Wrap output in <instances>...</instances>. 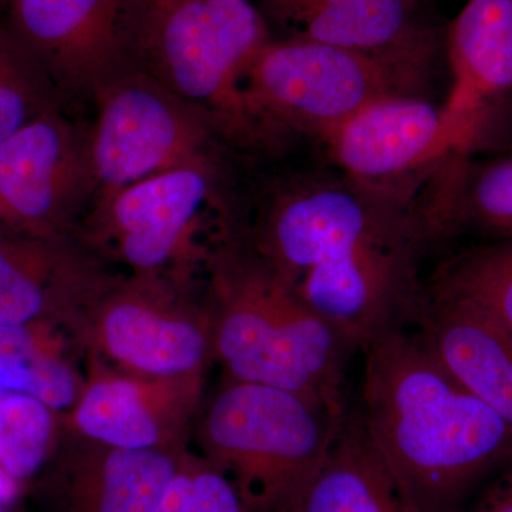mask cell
<instances>
[{"label": "cell", "mask_w": 512, "mask_h": 512, "mask_svg": "<svg viewBox=\"0 0 512 512\" xmlns=\"http://www.w3.org/2000/svg\"><path fill=\"white\" fill-rule=\"evenodd\" d=\"M463 512H512V461L488 481Z\"/></svg>", "instance_id": "cell-27"}, {"label": "cell", "mask_w": 512, "mask_h": 512, "mask_svg": "<svg viewBox=\"0 0 512 512\" xmlns=\"http://www.w3.org/2000/svg\"><path fill=\"white\" fill-rule=\"evenodd\" d=\"M187 450H128L66 426L30 483L42 512H154Z\"/></svg>", "instance_id": "cell-13"}, {"label": "cell", "mask_w": 512, "mask_h": 512, "mask_svg": "<svg viewBox=\"0 0 512 512\" xmlns=\"http://www.w3.org/2000/svg\"><path fill=\"white\" fill-rule=\"evenodd\" d=\"M93 104V202L153 175L220 160L227 147L197 107L137 67L111 80Z\"/></svg>", "instance_id": "cell-9"}, {"label": "cell", "mask_w": 512, "mask_h": 512, "mask_svg": "<svg viewBox=\"0 0 512 512\" xmlns=\"http://www.w3.org/2000/svg\"><path fill=\"white\" fill-rule=\"evenodd\" d=\"M413 188L305 178L269 198L247 244L352 349L412 318L433 242Z\"/></svg>", "instance_id": "cell-1"}, {"label": "cell", "mask_w": 512, "mask_h": 512, "mask_svg": "<svg viewBox=\"0 0 512 512\" xmlns=\"http://www.w3.org/2000/svg\"><path fill=\"white\" fill-rule=\"evenodd\" d=\"M421 289L471 303L512 335V239L450 256L424 279Z\"/></svg>", "instance_id": "cell-20"}, {"label": "cell", "mask_w": 512, "mask_h": 512, "mask_svg": "<svg viewBox=\"0 0 512 512\" xmlns=\"http://www.w3.org/2000/svg\"><path fill=\"white\" fill-rule=\"evenodd\" d=\"M76 232L32 234L0 227V325L74 323L120 274Z\"/></svg>", "instance_id": "cell-12"}, {"label": "cell", "mask_w": 512, "mask_h": 512, "mask_svg": "<svg viewBox=\"0 0 512 512\" xmlns=\"http://www.w3.org/2000/svg\"><path fill=\"white\" fill-rule=\"evenodd\" d=\"M154 512H249L234 485L201 454L185 451Z\"/></svg>", "instance_id": "cell-23"}, {"label": "cell", "mask_w": 512, "mask_h": 512, "mask_svg": "<svg viewBox=\"0 0 512 512\" xmlns=\"http://www.w3.org/2000/svg\"><path fill=\"white\" fill-rule=\"evenodd\" d=\"M204 375L141 377L92 365L67 427L128 450H184Z\"/></svg>", "instance_id": "cell-15"}, {"label": "cell", "mask_w": 512, "mask_h": 512, "mask_svg": "<svg viewBox=\"0 0 512 512\" xmlns=\"http://www.w3.org/2000/svg\"><path fill=\"white\" fill-rule=\"evenodd\" d=\"M439 40L365 52L309 40L268 42L245 67L242 89L269 123L291 138L326 140L369 104L421 96Z\"/></svg>", "instance_id": "cell-6"}, {"label": "cell", "mask_w": 512, "mask_h": 512, "mask_svg": "<svg viewBox=\"0 0 512 512\" xmlns=\"http://www.w3.org/2000/svg\"><path fill=\"white\" fill-rule=\"evenodd\" d=\"M29 360L35 373L32 397L52 410L74 407L84 386L62 353H45Z\"/></svg>", "instance_id": "cell-25"}, {"label": "cell", "mask_w": 512, "mask_h": 512, "mask_svg": "<svg viewBox=\"0 0 512 512\" xmlns=\"http://www.w3.org/2000/svg\"><path fill=\"white\" fill-rule=\"evenodd\" d=\"M73 342L90 365L141 377L205 373L212 360L211 322L191 279L119 275L82 313Z\"/></svg>", "instance_id": "cell-8"}, {"label": "cell", "mask_w": 512, "mask_h": 512, "mask_svg": "<svg viewBox=\"0 0 512 512\" xmlns=\"http://www.w3.org/2000/svg\"><path fill=\"white\" fill-rule=\"evenodd\" d=\"M20 484L0 468V507H8L18 497Z\"/></svg>", "instance_id": "cell-28"}, {"label": "cell", "mask_w": 512, "mask_h": 512, "mask_svg": "<svg viewBox=\"0 0 512 512\" xmlns=\"http://www.w3.org/2000/svg\"><path fill=\"white\" fill-rule=\"evenodd\" d=\"M461 386L512 429V335L490 315L458 299L427 295L409 322Z\"/></svg>", "instance_id": "cell-17"}, {"label": "cell", "mask_w": 512, "mask_h": 512, "mask_svg": "<svg viewBox=\"0 0 512 512\" xmlns=\"http://www.w3.org/2000/svg\"><path fill=\"white\" fill-rule=\"evenodd\" d=\"M468 221L512 239V157L485 164L477 173L468 168L460 224Z\"/></svg>", "instance_id": "cell-24"}, {"label": "cell", "mask_w": 512, "mask_h": 512, "mask_svg": "<svg viewBox=\"0 0 512 512\" xmlns=\"http://www.w3.org/2000/svg\"><path fill=\"white\" fill-rule=\"evenodd\" d=\"M55 326L0 325V359H32L45 353H60L52 336Z\"/></svg>", "instance_id": "cell-26"}, {"label": "cell", "mask_w": 512, "mask_h": 512, "mask_svg": "<svg viewBox=\"0 0 512 512\" xmlns=\"http://www.w3.org/2000/svg\"><path fill=\"white\" fill-rule=\"evenodd\" d=\"M53 410L22 393L0 396V468L30 483L45 466L57 440Z\"/></svg>", "instance_id": "cell-21"}, {"label": "cell", "mask_w": 512, "mask_h": 512, "mask_svg": "<svg viewBox=\"0 0 512 512\" xmlns=\"http://www.w3.org/2000/svg\"><path fill=\"white\" fill-rule=\"evenodd\" d=\"M342 174L359 183L413 187L417 173L463 156L443 106L421 96L384 97L325 141Z\"/></svg>", "instance_id": "cell-14"}, {"label": "cell", "mask_w": 512, "mask_h": 512, "mask_svg": "<svg viewBox=\"0 0 512 512\" xmlns=\"http://www.w3.org/2000/svg\"><path fill=\"white\" fill-rule=\"evenodd\" d=\"M348 409L227 380L198 416L195 437L249 512H285L322 467Z\"/></svg>", "instance_id": "cell-5"}, {"label": "cell", "mask_w": 512, "mask_h": 512, "mask_svg": "<svg viewBox=\"0 0 512 512\" xmlns=\"http://www.w3.org/2000/svg\"><path fill=\"white\" fill-rule=\"evenodd\" d=\"M285 512L420 511L349 407L322 467Z\"/></svg>", "instance_id": "cell-19"}, {"label": "cell", "mask_w": 512, "mask_h": 512, "mask_svg": "<svg viewBox=\"0 0 512 512\" xmlns=\"http://www.w3.org/2000/svg\"><path fill=\"white\" fill-rule=\"evenodd\" d=\"M362 350L359 412L384 460L420 512H463L511 463V427L454 379L409 323Z\"/></svg>", "instance_id": "cell-2"}, {"label": "cell", "mask_w": 512, "mask_h": 512, "mask_svg": "<svg viewBox=\"0 0 512 512\" xmlns=\"http://www.w3.org/2000/svg\"><path fill=\"white\" fill-rule=\"evenodd\" d=\"M289 32L309 40L365 52H389L434 37L419 20L420 0H261Z\"/></svg>", "instance_id": "cell-18"}, {"label": "cell", "mask_w": 512, "mask_h": 512, "mask_svg": "<svg viewBox=\"0 0 512 512\" xmlns=\"http://www.w3.org/2000/svg\"><path fill=\"white\" fill-rule=\"evenodd\" d=\"M10 3H12V0H0V15H3V13H8Z\"/></svg>", "instance_id": "cell-29"}, {"label": "cell", "mask_w": 512, "mask_h": 512, "mask_svg": "<svg viewBox=\"0 0 512 512\" xmlns=\"http://www.w3.org/2000/svg\"><path fill=\"white\" fill-rule=\"evenodd\" d=\"M207 272L212 359L228 380L348 406L345 365L353 349L247 242L232 239Z\"/></svg>", "instance_id": "cell-3"}, {"label": "cell", "mask_w": 512, "mask_h": 512, "mask_svg": "<svg viewBox=\"0 0 512 512\" xmlns=\"http://www.w3.org/2000/svg\"><path fill=\"white\" fill-rule=\"evenodd\" d=\"M453 86L443 104L468 156L491 111L512 93V0H468L444 37Z\"/></svg>", "instance_id": "cell-16"}, {"label": "cell", "mask_w": 512, "mask_h": 512, "mask_svg": "<svg viewBox=\"0 0 512 512\" xmlns=\"http://www.w3.org/2000/svg\"><path fill=\"white\" fill-rule=\"evenodd\" d=\"M0 512H10V511L6 510V507H0Z\"/></svg>", "instance_id": "cell-30"}, {"label": "cell", "mask_w": 512, "mask_h": 512, "mask_svg": "<svg viewBox=\"0 0 512 512\" xmlns=\"http://www.w3.org/2000/svg\"><path fill=\"white\" fill-rule=\"evenodd\" d=\"M62 101L35 57L0 25V143Z\"/></svg>", "instance_id": "cell-22"}, {"label": "cell", "mask_w": 512, "mask_h": 512, "mask_svg": "<svg viewBox=\"0 0 512 512\" xmlns=\"http://www.w3.org/2000/svg\"><path fill=\"white\" fill-rule=\"evenodd\" d=\"M222 192L220 160L175 168L94 201L74 232L131 274L191 279L237 237Z\"/></svg>", "instance_id": "cell-7"}, {"label": "cell", "mask_w": 512, "mask_h": 512, "mask_svg": "<svg viewBox=\"0 0 512 512\" xmlns=\"http://www.w3.org/2000/svg\"><path fill=\"white\" fill-rule=\"evenodd\" d=\"M268 42V23L251 0H146L136 67L197 107L225 146L274 154L291 138L242 89L245 67Z\"/></svg>", "instance_id": "cell-4"}, {"label": "cell", "mask_w": 512, "mask_h": 512, "mask_svg": "<svg viewBox=\"0 0 512 512\" xmlns=\"http://www.w3.org/2000/svg\"><path fill=\"white\" fill-rule=\"evenodd\" d=\"M94 194L89 126L67 117L62 107L0 143V227L74 232Z\"/></svg>", "instance_id": "cell-11"}, {"label": "cell", "mask_w": 512, "mask_h": 512, "mask_svg": "<svg viewBox=\"0 0 512 512\" xmlns=\"http://www.w3.org/2000/svg\"><path fill=\"white\" fill-rule=\"evenodd\" d=\"M144 5L146 0H12L6 26L62 100L93 101L136 67Z\"/></svg>", "instance_id": "cell-10"}]
</instances>
